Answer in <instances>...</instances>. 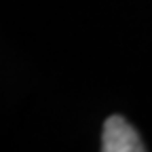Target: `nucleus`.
<instances>
[{
	"mask_svg": "<svg viewBox=\"0 0 152 152\" xmlns=\"http://www.w3.org/2000/svg\"><path fill=\"white\" fill-rule=\"evenodd\" d=\"M102 150L104 152H142L146 146L142 144L140 135L123 116L114 114L104 123L102 133Z\"/></svg>",
	"mask_w": 152,
	"mask_h": 152,
	"instance_id": "f257e3e1",
	"label": "nucleus"
}]
</instances>
